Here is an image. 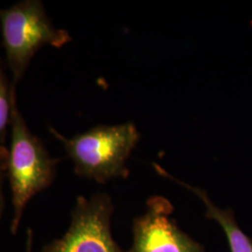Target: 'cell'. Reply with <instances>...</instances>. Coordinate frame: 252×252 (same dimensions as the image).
I'll use <instances>...</instances> for the list:
<instances>
[{"label":"cell","mask_w":252,"mask_h":252,"mask_svg":"<svg viewBox=\"0 0 252 252\" xmlns=\"http://www.w3.org/2000/svg\"><path fill=\"white\" fill-rule=\"evenodd\" d=\"M173 212L168 199H148L144 214L133 220V244L126 252H205L202 244L179 227Z\"/></svg>","instance_id":"obj_5"},{"label":"cell","mask_w":252,"mask_h":252,"mask_svg":"<svg viewBox=\"0 0 252 252\" xmlns=\"http://www.w3.org/2000/svg\"><path fill=\"white\" fill-rule=\"evenodd\" d=\"M12 83L9 82L0 57V145L6 144L11 123Z\"/></svg>","instance_id":"obj_7"},{"label":"cell","mask_w":252,"mask_h":252,"mask_svg":"<svg viewBox=\"0 0 252 252\" xmlns=\"http://www.w3.org/2000/svg\"><path fill=\"white\" fill-rule=\"evenodd\" d=\"M8 159H9V150L5 145H0V220L3 216L4 211V180L7 177L8 172Z\"/></svg>","instance_id":"obj_8"},{"label":"cell","mask_w":252,"mask_h":252,"mask_svg":"<svg viewBox=\"0 0 252 252\" xmlns=\"http://www.w3.org/2000/svg\"><path fill=\"white\" fill-rule=\"evenodd\" d=\"M32 239H33L32 231L31 229H28L27 236V252H32Z\"/></svg>","instance_id":"obj_9"},{"label":"cell","mask_w":252,"mask_h":252,"mask_svg":"<svg viewBox=\"0 0 252 252\" xmlns=\"http://www.w3.org/2000/svg\"><path fill=\"white\" fill-rule=\"evenodd\" d=\"M12 83V82H11ZM16 84L12 83L10 146L8 159L9 187L11 190L12 219L10 232L17 234L27 203L54 183L57 165L41 139L32 133L17 104Z\"/></svg>","instance_id":"obj_1"},{"label":"cell","mask_w":252,"mask_h":252,"mask_svg":"<svg viewBox=\"0 0 252 252\" xmlns=\"http://www.w3.org/2000/svg\"><path fill=\"white\" fill-rule=\"evenodd\" d=\"M48 130L63 145L78 177L99 184L129 177L126 162L140 138L133 123L95 126L73 137H65L54 126Z\"/></svg>","instance_id":"obj_2"},{"label":"cell","mask_w":252,"mask_h":252,"mask_svg":"<svg viewBox=\"0 0 252 252\" xmlns=\"http://www.w3.org/2000/svg\"><path fill=\"white\" fill-rule=\"evenodd\" d=\"M114 205L109 194L80 195L71 211V222L62 237L46 244L41 252H126L111 233Z\"/></svg>","instance_id":"obj_4"},{"label":"cell","mask_w":252,"mask_h":252,"mask_svg":"<svg viewBox=\"0 0 252 252\" xmlns=\"http://www.w3.org/2000/svg\"><path fill=\"white\" fill-rule=\"evenodd\" d=\"M0 29L11 82L16 85L39 49L61 48L72 40L66 30L54 26L40 0H25L0 9Z\"/></svg>","instance_id":"obj_3"},{"label":"cell","mask_w":252,"mask_h":252,"mask_svg":"<svg viewBox=\"0 0 252 252\" xmlns=\"http://www.w3.org/2000/svg\"><path fill=\"white\" fill-rule=\"evenodd\" d=\"M153 165L154 170L161 177L175 181L185 189H189L204 203L206 206V218L215 220L222 228L223 232L225 233L231 252H252V239L238 226L234 219V212L231 209H222L217 207L209 198L205 189L191 186L190 184L181 181L172 176L171 174L157 163H153Z\"/></svg>","instance_id":"obj_6"}]
</instances>
